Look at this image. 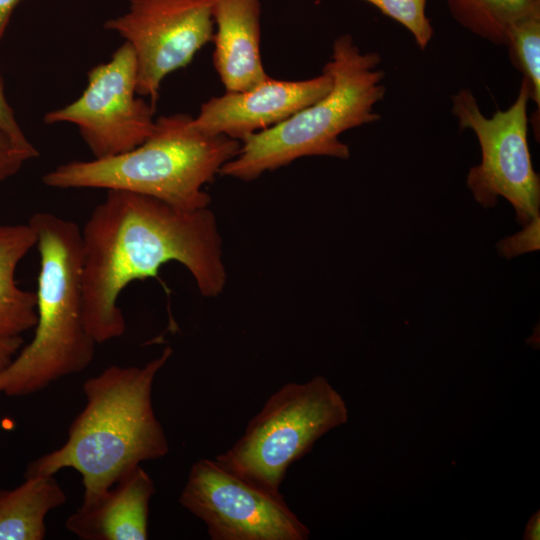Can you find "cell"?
Returning a JSON list of instances; mask_svg holds the SVG:
<instances>
[{
	"mask_svg": "<svg viewBox=\"0 0 540 540\" xmlns=\"http://www.w3.org/2000/svg\"><path fill=\"white\" fill-rule=\"evenodd\" d=\"M40 256L35 334L0 372V393H37L60 378L85 370L96 342L83 317L81 229L52 213L29 220Z\"/></svg>",
	"mask_w": 540,
	"mask_h": 540,
	"instance_id": "obj_3",
	"label": "cell"
},
{
	"mask_svg": "<svg viewBox=\"0 0 540 540\" xmlns=\"http://www.w3.org/2000/svg\"><path fill=\"white\" fill-rule=\"evenodd\" d=\"M451 100L460 129L472 130L481 150L480 163L471 167L467 176L474 199L490 208L498 197L506 198L522 226L539 217L540 180L533 169L528 145L530 95L525 82L521 80L514 102L490 117L482 113L469 89L457 91Z\"/></svg>",
	"mask_w": 540,
	"mask_h": 540,
	"instance_id": "obj_7",
	"label": "cell"
},
{
	"mask_svg": "<svg viewBox=\"0 0 540 540\" xmlns=\"http://www.w3.org/2000/svg\"><path fill=\"white\" fill-rule=\"evenodd\" d=\"M24 0H0V40L15 8Z\"/></svg>",
	"mask_w": 540,
	"mask_h": 540,
	"instance_id": "obj_23",
	"label": "cell"
},
{
	"mask_svg": "<svg viewBox=\"0 0 540 540\" xmlns=\"http://www.w3.org/2000/svg\"><path fill=\"white\" fill-rule=\"evenodd\" d=\"M505 46L513 66L522 74L530 100L540 110V13L515 22L508 30Z\"/></svg>",
	"mask_w": 540,
	"mask_h": 540,
	"instance_id": "obj_17",
	"label": "cell"
},
{
	"mask_svg": "<svg viewBox=\"0 0 540 540\" xmlns=\"http://www.w3.org/2000/svg\"><path fill=\"white\" fill-rule=\"evenodd\" d=\"M382 14L401 24L413 36L417 46L425 50L434 30L426 15V0H363Z\"/></svg>",
	"mask_w": 540,
	"mask_h": 540,
	"instance_id": "obj_18",
	"label": "cell"
},
{
	"mask_svg": "<svg viewBox=\"0 0 540 540\" xmlns=\"http://www.w3.org/2000/svg\"><path fill=\"white\" fill-rule=\"evenodd\" d=\"M192 116L173 114L155 120L148 139L108 158L71 161L43 176L52 188L124 190L164 201L184 210L206 208L203 187L238 152L241 142L210 136L192 126Z\"/></svg>",
	"mask_w": 540,
	"mask_h": 540,
	"instance_id": "obj_5",
	"label": "cell"
},
{
	"mask_svg": "<svg viewBox=\"0 0 540 540\" xmlns=\"http://www.w3.org/2000/svg\"><path fill=\"white\" fill-rule=\"evenodd\" d=\"M21 335L7 336L0 334V372L4 370L23 347Z\"/></svg>",
	"mask_w": 540,
	"mask_h": 540,
	"instance_id": "obj_22",
	"label": "cell"
},
{
	"mask_svg": "<svg viewBox=\"0 0 540 540\" xmlns=\"http://www.w3.org/2000/svg\"><path fill=\"white\" fill-rule=\"evenodd\" d=\"M154 494L152 478L138 465L105 491L82 501L67 518L66 529L82 540H145Z\"/></svg>",
	"mask_w": 540,
	"mask_h": 540,
	"instance_id": "obj_12",
	"label": "cell"
},
{
	"mask_svg": "<svg viewBox=\"0 0 540 540\" xmlns=\"http://www.w3.org/2000/svg\"><path fill=\"white\" fill-rule=\"evenodd\" d=\"M539 217L532 220L524 229L512 237L501 240L498 245V251L502 256L512 258L526 252L539 249Z\"/></svg>",
	"mask_w": 540,
	"mask_h": 540,
	"instance_id": "obj_20",
	"label": "cell"
},
{
	"mask_svg": "<svg viewBox=\"0 0 540 540\" xmlns=\"http://www.w3.org/2000/svg\"><path fill=\"white\" fill-rule=\"evenodd\" d=\"M380 62L377 52H362L351 35L337 37L322 69L332 78L330 91L283 122L248 136L219 173L251 181L301 157L348 159L349 147L339 136L381 118L374 112L386 94Z\"/></svg>",
	"mask_w": 540,
	"mask_h": 540,
	"instance_id": "obj_4",
	"label": "cell"
},
{
	"mask_svg": "<svg viewBox=\"0 0 540 540\" xmlns=\"http://www.w3.org/2000/svg\"><path fill=\"white\" fill-rule=\"evenodd\" d=\"M80 97L45 114L46 124H75L95 159L130 151L150 137L155 108L135 97L137 59L124 42L106 62L88 72Z\"/></svg>",
	"mask_w": 540,
	"mask_h": 540,
	"instance_id": "obj_9",
	"label": "cell"
},
{
	"mask_svg": "<svg viewBox=\"0 0 540 540\" xmlns=\"http://www.w3.org/2000/svg\"><path fill=\"white\" fill-rule=\"evenodd\" d=\"M173 351L142 367L112 365L83 383L86 404L74 418L66 441L27 465L25 477L76 470L82 478L83 500L111 487L147 460L169 452L165 431L152 404V387Z\"/></svg>",
	"mask_w": 540,
	"mask_h": 540,
	"instance_id": "obj_2",
	"label": "cell"
},
{
	"mask_svg": "<svg viewBox=\"0 0 540 540\" xmlns=\"http://www.w3.org/2000/svg\"><path fill=\"white\" fill-rule=\"evenodd\" d=\"M66 502L54 475L27 476L11 490H0V540H42L46 517Z\"/></svg>",
	"mask_w": 540,
	"mask_h": 540,
	"instance_id": "obj_14",
	"label": "cell"
},
{
	"mask_svg": "<svg viewBox=\"0 0 540 540\" xmlns=\"http://www.w3.org/2000/svg\"><path fill=\"white\" fill-rule=\"evenodd\" d=\"M213 64L226 92L250 89L265 81L260 54L259 0H215Z\"/></svg>",
	"mask_w": 540,
	"mask_h": 540,
	"instance_id": "obj_13",
	"label": "cell"
},
{
	"mask_svg": "<svg viewBox=\"0 0 540 540\" xmlns=\"http://www.w3.org/2000/svg\"><path fill=\"white\" fill-rule=\"evenodd\" d=\"M30 160L0 131V181L16 174Z\"/></svg>",
	"mask_w": 540,
	"mask_h": 540,
	"instance_id": "obj_21",
	"label": "cell"
},
{
	"mask_svg": "<svg viewBox=\"0 0 540 540\" xmlns=\"http://www.w3.org/2000/svg\"><path fill=\"white\" fill-rule=\"evenodd\" d=\"M347 420L343 398L324 377L287 383L268 398L243 435L215 460L255 486L281 494L280 485L290 465Z\"/></svg>",
	"mask_w": 540,
	"mask_h": 540,
	"instance_id": "obj_6",
	"label": "cell"
},
{
	"mask_svg": "<svg viewBox=\"0 0 540 540\" xmlns=\"http://www.w3.org/2000/svg\"><path fill=\"white\" fill-rule=\"evenodd\" d=\"M0 131L29 159L39 156L37 149L29 142L15 119L14 112L7 102L0 79Z\"/></svg>",
	"mask_w": 540,
	"mask_h": 540,
	"instance_id": "obj_19",
	"label": "cell"
},
{
	"mask_svg": "<svg viewBox=\"0 0 540 540\" xmlns=\"http://www.w3.org/2000/svg\"><path fill=\"white\" fill-rule=\"evenodd\" d=\"M463 28L494 45L505 46L511 25L540 13V0H445Z\"/></svg>",
	"mask_w": 540,
	"mask_h": 540,
	"instance_id": "obj_16",
	"label": "cell"
},
{
	"mask_svg": "<svg viewBox=\"0 0 540 540\" xmlns=\"http://www.w3.org/2000/svg\"><path fill=\"white\" fill-rule=\"evenodd\" d=\"M215 0H130L104 28L118 33L137 59V94L155 108L163 79L186 67L213 38Z\"/></svg>",
	"mask_w": 540,
	"mask_h": 540,
	"instance_id": "obj_10",
	"label": "cell"
},
{
	"mask_svg": "<svg viewBox=\"0 0 540 540\" xmlns=\"http://www.w3.org/2000/svg\"><path fill=\"white\" fill-rule=\"evenodd\" d=\"M213 540H305L308 527L282 494L269 493L215 459L196 461L179 497Z\"/></svg>",
	"mask_w": 540,
	"mask_h": 540,
	"instance_id": "obj_8",
	"label": "cell"
},
{
	"mask_svg": "<svg viewBox=\"0 0 540 540\" xmlns=\"http://www.w3.org/2000/svg\"><path fill=\"white\" fill-rule=\"evenodd\" d=\"M331 87L332 78L323 70L321 75L298 81L269 76L250 89L212 97L192 118V126L205 135H224L242 142L316 102Z\"/></svg>",
	"mask_w": 540,
	"mask_h": 540,
	"instance_id": "obj_11",
	"label": "cell"
},
{
	"mask_svg": "<svg viewBox=\"0 0 540 540\" xmlns=\"http://www.w3.org/2000/svg\"><path fill=\"white\" fill-rule=\"evenodd\" d=\"M36 242L29 222L0 226V334L21 335L36 325V293L19 288L15 281L17 265Z\"/></svg>",
	"mask_w": 540,
	"mask_h": 540,
	"instance_id": "obj_15",
	"label": "cell"
},
{
	"mask_svg": "<svg viewBox=\"0 0 540 540\" xmlns=\"http://www.w3.org/2000/svg\"><path fill=\"white\" fill-rule=\"evenodd\" d=\"M81 240L83 317L96 344L125 333L121 292L135 280L157 277L166 263L182 264L205 297L218 296L225 287L222 239L208 207L184 210L150 196L108 190Z\"/></svg>",
	"mask_w": 540,
	"mask_h": 540,
	"instance_id": "obj_1",
	"label": "cell"
},
{
	"mask_svg": "<svg viewBox=\"0 0 540 540\" xmlns=\"http://www.w3.org/2000/svg\"><path fill=\"white\" fill-rule=\"evenodd\" d=\"M524 540L540 539V512H535L527 522L524 534Z\"/></svg>",
	"mask_w": 540,
	"mask_h": 540,
	"instance_id": "obj_24",
	"label": "cell"
}]
</instances>
